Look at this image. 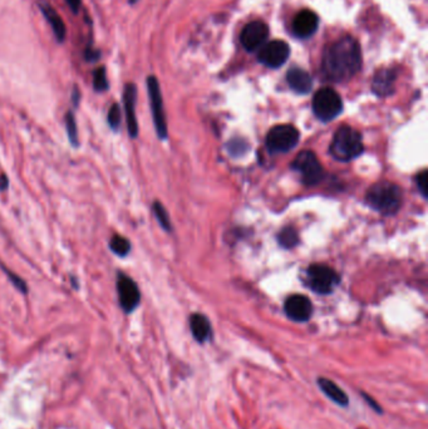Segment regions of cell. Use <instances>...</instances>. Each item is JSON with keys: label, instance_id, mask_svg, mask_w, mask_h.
<instances>
[{"label": "cell", "instance_id": "obj_16", "mask_svg": "<svg viewBox=\"0 0 428 429\" xmlns=\"http://www.w3.org/2000/svg\"><path fill=\"white\" fill-rule=\"evenodd\" d=\"M396 75L392 69H381L374 74L372 90L378 97H388L395 92Z\"/></svg>", "mask_w": 428, "mask_h": 429}, {"label": "cell", "instance_id": "obj_7", "mask_svg": "<svg viewBox=\"0 0 428 429\" xmlns=\"http://www.w3.org/2000/svg\"><path fill=\"white\" fill-rule=\"evenodd\" d=\"M292 167L300 174L302 180L307 186L318 185L324 179V171L321 162L311 151L299 153L294 159Z\"/></svg>", "mask_w": 428, "mask_h": 429}, {"label": "cell", "instance_id": "obj_19", "mask_svg": "<svg viewBox=\"0 0 428 429\" xmlns=\"http://www.w3.org/2000/svg\"><path fill=\"white\" fill-rule=\"evenodd\" d=\"M190 329H191L192 337L200 344H203L213 338L211 324H210L209 319L203 314H192L190 318Z\"/></svg>", "mask_w": 428, "mask_h": 429}, {"label": "cell", "instance_id": "obj_2", "mask_svg": "<svg viewBox=\"0 0 428 429\" xmlns=\"http://www.w3.org/2000/svg\"><path fill=\"white\" fill-rule=\"evenodd\" d=\"M366 200L367 203L379 214L392 216L400 209L402 191L392 182H378L367 191Z\"/></svg>", "mask_w": 428, "mask_h": 429}, {"label": "cell", "instance_id": "obj_26", "mask_svg": "<svg viewBox=\"0 0 428 429\" xmlns=\"http://www.w3.org/2000/svg\"><path fill=\"white\" fill-rule=\"evenodd\" d=\"M4 271H6V277H9V280L13 282V285H14L18 290H20V291H23V293H27V284L24 282L23 279L17 277L14 272L6 270V269H4Z\"/></svg>", "mask_w": 428, "mask_h": 429}, {"label": "cell", "instance_id": "obj_4", "mask_svg": "<svg viewBox=\"0 0 428 429\" xmlns=\"http://www.w3.org/2000/svg\"><path fill=\"white\" fill-rule=\"evenodd\" d=\"M313 112L321 122H329L337 119L343 111V101L332 88H321L313 98Z\"/></svg>", "mask_w": 428, "mask_h": 429}, {"label": "cell", "instance_id": "obj_1", "mask_svg": "<svg viewBox=\"0 0 428 429\" xmlns=\"http://www.w3.org/2000/svg\"><path fill=\"white\" fill-rule=\"evenodd\" d=\"M362 52L359 43L352 37H344L328 48L321 71L332 82H345L361 71Z\"/></svg>", "mask_w": 428, "mask_h": 429}, {"label": "cell", "instance_id": "obj_8", "mask_svg": "<svg viewBox=\"0 0 428 429\" xmlns=\"http://www.w3.org/2000/svg\"><path fill=\"white\" fill-rule=\"evenodd\" d=\"M147 92H148V98L151 103L155 128H156L158 137L161 140H166L167 138V123H166V117H165L164 101H162L160 83L155 75H150L147 78Z\"/></svg>", "mask_w": 428, "mask_h": 429}, {"label": "cell", "instance_id": "obj_15", "mask_svg": "<svg viewBox=\"0 0 428 429\" xmlns=\"http://www.w3.org/2000/svg\"><path fill=\"white\" fill-rule=\"evenodd\" d=\"M319 25V19L314 11H299L293 20L294 34L299 38H309L316 33Z\"/></svg>", "mask_w": 428, "mask_h": 429}, {"label": "cell", "instance_id": "obj_24", "mask_svg": "<svg viewBox=\"0 0 428 429\" xmlns=\"http://www.w3.org/2000/svg\"><path fill=\"white\" fill-rule=\"evenodd\" d=\"M107 121L112 130H119L121 122H122V109L119 103H113L108 109Z\"/></svg>", "mask_w": 428, "mask_h": 429}, {"label": "cell", "instance_id": "obj_14", "mask_svg": "<svg viewBox=\"0 0 428 429\" xmlns=\"http://www.w3.org/2000/svg\"><path fill=\"white\" fill-rule=\"evenodd\" d=\"M38 6H40V13L44 16L45 20L51 25L57 42L63 43L67 37V27H66V23L63 20L62 17L59 16V13L54 9V6H52L45 0H40Z\"/></svg>", "mask_w": 428, "mask_h": 429}, {"label": "cell", "instance_id": "obj_31", "mask_svg": "<svg viewBox=\"0 0 428 429\" xmlns=\"http://www.w3.org/2000/svg\"><path fill=\"white\" fill-rule=\"evenodd\" d=\"M9 186V180H8V177L6 175H0V190H6Z\"/></svg>", "mask_w": 428, "mask_h": 429}, {"label": "cell", "instance_id": "obj_18", "mask_svg": "<svg viewBox=\"0 0 428 429\" xmlns=\"http://www.w3.org/2000/svg\"><path fill=\"white\" fill-rule=\"evenodd\" d=\"M289 87L298 95H307L313 87V78L307 71L302 68H292L287 73Z\"/></svg>", "mask_w": 428, "mask_h": 429}, {"label": "cell", "instance_id": "obj_20", "mask_svg": "<svg viewBox=\"0 0 428 429\" xmlns=\"http://www.w3.org/2000/svg\"><path fill=\"white\" fill-rule=\"evenodd\" d=\"M278 241L280 243V246L285 248H292L297 246L299 243L298 232L295 231L294 227H284L282 231L278 235Z\"/></svg>", "mask_w": 428, "mask_h": 429}, {"label": "cell", "instance_id": "obj_28", "mask_svg": "<svg viewBox=\"0 0 428 429\" xmlns=\"http://www.w3.org/2000/svg\"><path fill=\"white\" fill-rule=\"evenodd\" d=\"M83 56H85V62H97L101 58V52L97 51L93 47L88 45L85 49Z\"/></svg>", "mask_w": 428, "mask_h": 429}, {"label": "cell", "instance_id": "obj_29", "mask_svg": "<svg viewBox=\"0 0 428 429\" xmlns=\"http://www.w3.org/2000/svg\"><path fill=\"white\" fill-rule=\"evenodd\" d=\"M362 397L364 398V401H366L367 404L372 408L374 412L379 413V414H382L384 413V409H382V406L378 404V401H374L372 397L369 394H367L364 392H362Z\"/></svg>", "mask_w": 428, "mask_h": 429}, {"label": "cell", "instance_id": "obj_25", "mask_svg": "<svg viewBox=\"0 0 428 429\" xmlns=\"http://www.w3.org/2000/svg\"><path fill=\"white\" fill-rule=\"evenodd\" d=\"M66 127H67L68 137H69V141L73 145V146H78V131H77V123H76V119H74L73 112H69L66 114Z\"/></svg>", "mask_w": 428, "mask_h": 429}, {"label": "cell", "instance_id": "obj_30", "mask_svg": "<svg viewBox=\"0 0 428 429\" xmlns=\"http://www.w3.org/2000/svg\"><path fill=\"white\" fill-rule=\"evenodd\" d=\"M66 3H67L69 9H71V11L73 14H78L79 11H81L82 0H66Z\"/></svg>", "mask_w": 428, "mask_h": 429}, {"label": "cell", "instance_id": "obj_23", "mask_svg": "<svg viewBox=\"0 0 428 429\" xmlns=\"http://www.w3.org/2000/svg\"><path fill=\"white\" fill-rule=\"evenodd\" d=\"M153 212H155V216H156L158 224L161 225V227L165 229L166 231H171L172 226H171L169 214H167V211H166L164 206L160 203H153Z\"/></svg>", "mask_w": 428, "mask_h": 429}, {"label": "cell", "instance_id": "obj_6", "mask_svg": "<svg viewBox=\"0 0 428 429\" xmlns=\"http://www.w3.org/2000/svg\"><path fill=\"white\" fill-rule=\"evenodd\" d=\"M307 282L313 291L321 295H328L337 288L339 275L329 266L314 264L307 271Z\"/></svg>", "mask_w": 428, "mask_h": 429}, {"label": "cell", "instance_id": "obj_22", "mask_svg": "<svg viewBox=\"0 0 428 429\" xmlns=\"http://www.w3.org/2000/svg\"><path fill=\"white\" fill-rule=\"evenodd\" d=\"M108 88H109V83H108L106 68H97L93 72V90L98 93H102V92H106Z\"/></svg>", "mask_w": 428, "mask_h": 429}, {"label": "cell", "instance_id": "obj_32", "mask_svg": "<svg viewBox=\"0 0 428 429\" xmlns=\"http://www.w3.org/2000/svg\"><path fill=\"white\" fill-rule=\"evenodd\" d=\"M79 98H81V95H79L78 88L74 87L73 93H72V99H73L74 106H78Z\"/></svg>", "mask_w": 428, "mask_h": 429}, {"label": "cell", "instance_id": "obj_33", "mask_svg": "<svg viewBox=\"0 0 428 429\" xmlns=\"http://www.w3.org/2000/svg\"><path fill=\"white\" fill-rule=\"evenodd\" d=\"M130 1V4H136L138 0H129Z\"/></svg>", "mask_w": 428, "mask_h": 429}, {"label": "cell", "instance_id": "obj_13", "mask_svg": "<svg viewBox=\"0 0 428 429\" xmlns=\"http://www.w3.org/2000/svg\"><path fill=\"white\" fill-rule=\"evenodd\" d=\"M136 99H137V87L135 83H127L124 90V107L127 121V128L132 138L138 135V123L136 117Z\"/></svg>", "mask_w": 428, "mask_h": 429}, {"label": "cell", "instance_id": "obj_11", "mask_svg": "<svg viewBox=\"0 0 428 429\" xmlns=\"http://www.w3.org/2000/svg\"><path fill=\"white\" fill-rule=\"evenodd\" d=\"M269 37V28L264 22L255 20L249 23L242 29L240 40L242 44L248 52H255L260 49L264 45L265 40Z\"/></svg>", "mask_w": 428, "mask_h": 429}, {"label": "cell", "instance_id": "obj_3", "mask_svg": "<svg viewBox=\"0 0 428 429\" xmlns=\"http://www.w3.org/2000/svg\"><path fill=\"white\" fill-rule=\"evenodd\" d=\"M363 151L364 145L361 133L350 126L339 127L329 147V152L333 157L342 162H348L359 157Z\"/></svg>", "mask_w": 428, "mask_h": 429}, {"label": "cell", "instance_id": "obj_12", "mask_svg": "<svg viewBox=\"0 0 428 429\" xmlns=\"http://www.w3.org/2000/svg\"><path fill=\"white\" fill-rule=\"evenodd\" d=\"M284 311L293 322H308L313 314V305L304 295H292L284 304Z\"/></svg>", "mask_w": 428, "mask_h": 429}, {"label": "cell", "instance_id": "obj_5", "mask_svg": "<svg viewBox=\"0 0 428 429\" xmlns=\"http://www.w3.org/2000/svg\"><path fill=\"white\" fill-rule=\"evenodd\" d=\"M299 131L292 124H278L273 127L265 140L266 148L271 153L290 152L298 145Z\"/></svg>", "mask_w": 428, "mask_h": 429}, {"label": "cell", "instance_id": "obj_21", "mask_svg": "<svg viewBox=\"0 0 428 429\" xmlns=\"http://www.w3.org/2000/svg\"><path fill=\"white\" fill-rule=\"evenodd\" d=\"M109 248L114 254L119 255V256H126L131 251V243L126 237L114 235L111 238Z\"/></svg>", "mask_w": 428, "mask_h": 429}, {"label": "cell", "instance_id": "obj_27", "mask_svg": "<svg viewBox=\"0 0 428 429\" xmlns=\"http://www.w3.org/2000/svg\"><path fill=\"white\" fill-rule=\"evenodd\" d=\"M416 182H417L418 190L421 191L422 193V196H427V172L426 171H422V172H420L418 174L417 177H416Z\"/></svg>", "mask_w": 428, "mask_h": 429}, {"label": "cell", "instance_id": "obj_10", "mask_svg": "<svg viewBox=\"0 0 428 429\" xmlns=\"http://www.w3.org/2000/svg\"><path fill=\"white\" fill-rule=\"evenodd\" d=\"M117 293H119V305L124 313H132L141 301L140 289L131 277L124 274L119 275Z\"/></svg>", "mask_w": 428, "mask_h": 429}, {"label": "cell", "instance_id": "obj_17", "mask_svg": "<svg viewBox=\"0 0 428 429\" xmlns=\"http://www.w3.org/2000/svg\"><path fill=\"white\" fill-rule=\"evenodd\" d=\"M316 384L321 388L323 394L328 397L333 403L338 404L339 406H343V408L350 406V397L339 387L338 384L334 383L332 379L319 377L316 379Z\"/></svg>", "mask_w": 428, "mask_h": 429}, {"label": "cell", "instance_id": "obj_9", "mask_svg": "<svg viewBox=\"0 0 428 429\" xmlns=\"http://www.w3.org/2000/svg\"><path fill=\"white\" fill-rule=\"evenodd\" d=\"M290 56L289 45L283 40H273L260 49L258 61L269 68L282 67Z\"/></svg>", "mask_w": 428, "mask_h": 429}]
</instances>
